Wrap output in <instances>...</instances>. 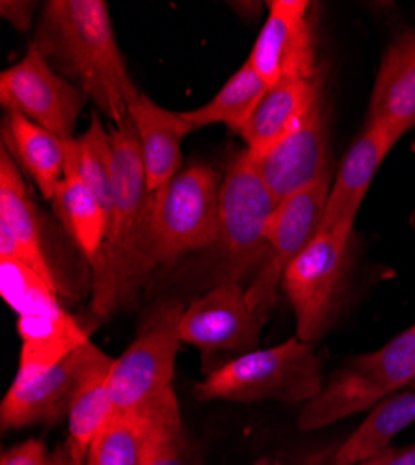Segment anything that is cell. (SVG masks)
Masks as SVG:
<instances>
[{
    "label": "cell",
    "instance_id": "30bf717a",
    "mask_svg": "<svg viewBox=\"0 0 415 465\" xmlns=\"http://www.w3.org/2000/svg\"><path fill=\"white\" fill-rule=\"evenodd\" d=\"M0 103L62 140H73L88 97L28 44L25 56L0 73Z\"/></svg>",
    "mask_w": 415,
    "mask_h": 465
},
{
    "label": "cell",
    "instance_id": "ac0fdd59",
    "mask_svg": "<svg viewBox=\"0 0 415 465\" xmlns=\"http://www.w3.org/2000/svg\"><path fill=\"white\" fill-rule=\"evenodd\" d=\"M395 145L397 140L386 129L367 124L365 131L351 145L339 164L335 181L330 188L321 231H339L352 235L365 193Z\"/></svg>",
    "mask_w": 415,
    "mask_h": 465
},
{
    "label": "cell",
    "instance_id": "cb8c5ba5",
    "mask_svg": "<svg viewBox=\"0 0 415 465\" xmlns=\"http://www.w3.org/2000/svg\"><path fill=\"white\" fill-rule=\"evenodd\" d=\"M112 363H114V360L99 351L84 372L79 390L71 402L65 445L79 465L86 463L92 443L112 413V401L108 393V376Z\"/></svg>",
    "mask_w": 415,
    "mask_h": 465
},
{
    "label": "cell",
    "instance_id": "9c48e42d",
    "mask_svg": "<svg viewBox=\"0 0 415 465\" xmlns=\"http://www.w3.org/2000/svg\"><path fill=\"white\" fill-rule=\"evenodd\" d=\"M183 303L163 302L149 313L136 339L114 360L108 376L112 411H129L173 390Z\"/></svg>",
    "mask_w": 415,
    "mask_h": 465
},
{
    "label": "cell",
    "instance_id": "ba28073f",
    "mask_svg": "<svg viewBox=\"0 0 415 465\" xmlns=\"http://www.w3.org/2000/svg\"><path fill=\"white\" fill-rule=\"evenodd\" d=\"M351 237L339 231H319L285 270L282 289L292 307L294 335L300 341L315 344L335 322L347 283Z\"/></svg>",
    "mask_w": 415,
    "mask_h": 465
},
{
    "label": "cell",
    "instance_id": "4dcf8cb0",
    "mask_svg": "<svg viewBox=\"0 0 415 465\" xmlns=\"http://www.w3.org/2000/svg\"><path fill=\"white\" fill-rule=\"evenodd\" d=\"M153 465H191V452H188V441L173 447L164 456H161Z\"/></svg>",
    "mask_w": 415,
    "mask_h": 465
},
{
    "label": "cell",
    "instance_id": "44dd1931",
    "mask_svg": "<svg viewBox=\"0 0 415 465\" xmlns=\"http://www.w3.org/2000/svg\"><path fill=\"white\" fill-rule=\"evenodd\" d=\"M319 76L285 74L259 99L242 138L252 157L265 153L291 133L321 97Z\"/></svg>",
    "mask_w": 415,
    "mask_h": 465
},
{
    "label": "cell",
    "instance_id": "f546056e",
    "mask_svg": "<svg viewBox=\"0 0 415 465\" xmlns=\"http://www.w3.org/2000/svg\"><path fill=\"white\" fill-rule=\"evenodd\" d=\"M356 465H415V445L404 449H388L379 456H372Z\"/></svg>",
    "mask_w": 415,
    "mask_h": 465
},
{
    "label": "cell",
    "instance_id": "836d02e7",
    "mask_svg": "<svg viewBox=\"0 0 415 465\" xmlns=\"http://www.w3.org/2000/svg\"><path fill=\"white\" fill-rule=\"evenodd\" d=\"M411 385H413V390H415V381H413V383H411Z\"/></svg>",
    "mask_w": 415,
    "mask_h": 465
},
{
    "label": "cell",
    "instance_id": "5b68a950",
    "mask_svg": "<svg viewBox=\"0 0 415 465\" xmlns=\"http://www.w3.org/2000/svg\"><path fill=\"white\" fill-rule=\"evenodd\" d=\"M278 200L262 183L250 153L232 161L220 188V229L214 248L220 255L218 283H241V280L267 262L269 225L278 209Z\"/></svg>",
    "mask_w": 415,
    "mask_h": 465
},
{
    "label": "cell",
    "instance_id": "5bb4252c",
    "mask_svg": "<svg viewBox=\"0 0 415 465\" xmlns=\"http://www.w3.org/2000/svg\"><path fill=\"white\" fill-rule=\"evenodd\" d=\"M262 326L241 283H218L183 309L179 337L211 361L218 354L242 356L255 351Z\"/></svg>",
    "mask_w": 415,
    "mask_h": 465
},
{
    "label": "cell",
    "instance_id": "603a6c76",
    "mask_svg": "<svg viewBox=\"0 0 415 465\" xmlns=\"http://www.w3.org/2000/svg\"><path fill=\"white\" fill-rule=\"evenodd\" d=\"M53 209L71 242L92 264L104 242L108 216L69 159L54 192Z\"/></svg>",
    "mask_w": 415,
    "mask_h": 465
},
{
    "label": "cell",
    "instance_id": "f1b7e54d",
    "mask_svg": "<svg viewBox=\"0 0 415 465\" xmlns=\"http://www.w3.org/2000/svg\"><path fill=\"white\" fill-rule=\"evenodd\" d=\"M35 3H25V0H3L0 3V14L19 32H28Z\"/></svg>",
    "mask_w": 415,
    "mask_h": 465
},
{
    "label": "cell",
    "instance_id": "7402d4cb",
    "mask_svg": "<svg viewBox=\"0 0 415 465\" xmlns=\"http://www.w3.org/2000/svg\"><path fill=\"white\" fill-rule=\"evenodd\" d=\"M67 145L69 140L54 136L15 110H8L3 120V147L49 202L65 172Z\"/></svg>",
    "mask_w": 415,
    "mask_h": 465
},
{
    "label": "cell",
    "instance_id": "4fadbf2b",
    "mask_svg": "<svg viewBox=\"0 0 415 465\" xmlns=\"http://www.w3.org/2000/svg\"><path fill=\"white\" fill-rule=\"evenodd\" d=\"M97 354L99 348L88 341L54 365L19 367L0 406L3 430L56 424L67 419L74 393Z\"/></svg>",
    "mask_w": 415,
    "mask_h": 465
},
{
    "label": "cell",
    "instance_id": "d6a6232c",
    "mask_svg": "<svg viewBox=\"0 0 415 465\" xmlns=\"http://www.w3.org/2000/svg\"><path fill=\"white\" fill-rule=\"evenodd\" d=\"M84 465H94V463H92L90 460H86V463H84Z\"/></svg>",
    "mask_w": 415,
    "mask_h": 465
},
{
    "label": "cell",
    "instance_id": "d6986e66",
    "mask_svg": "<svg viewBox=\"0 0 415 465\" xmlns=\"http://www.w3.org/2000/svg\"><path fill=\"white\" fill-rule=\"evenodd\" d=\"M367 124L386 129L397 142L415 127V30L399 34L386 49Z\"/></svg>",
    "mask_w": 415,
    "mask_h": 465
},
{
    "label": "cell",
    "instance_id": "9a60e30c",
    "mask_svg": "<svg viewBox=\"0 0 415 465\" xmlns=\"http://www.w3.org/2000/svg\"><path fill=\"white\" fill-rule=\"evenodd\" d=\"M252 161L278 203L331 173L322 95L291 133Z\"/></svg>",
    "mask_w": 415,
    "mask_h": 465
},
{
    "label": "cell",
    "instance_id": "1f68e13d",
    "mask_svg": "<svg viewBox=\"0 0 415 465\" xmlns=\"http://www.w3.org/2000/svg\"><path fill=\"white\" fill-rule=\"evenodd\" d=\"M51 465H79L74 461L69 447L65 445V441L51 454Z\"/></svg>",
    "mask_w": 415,
    "mask_h": 465
},
{
    "label": "cell",
    "instance_id": "8fae6325",
    "mask_svg": "<svg viewBox=\"0 0 415 465\" xmlns=\"http://www.w3.org/2000/svg\"><path fill=\"white\" fill-rule=\"evenodd\" d=\"M331 183V173H328L313 186L292 193L278 205L271 220L267 232L269 259L246 289L248 302L262 322L269 321L276 305L287 266L319 235Z\"/></svg>",
    "mask_w": 415,
    "mask_h": 465
},
{
    "label": "cell",
    "instance_id": "6da1fadb",
    "mask_svg": "<svg viewBox=\"0 0 415 465\" xmlns=\"http://www.w3.org/2000/svg\"><path fill=\"white\" fill-rule=\"evenodd\" d=\"M114 154V205L104 242L92 266V312L110 319L138 302L155 268L153 193L147 190L138 131L127 115L110 131Z\"/></svg>",
    "mask_w": 415,
    "mask_h": 465
},
{
    "label": "cell",
    "instance_id": "484cf974",
    "mask_svg": "<svg viewBox=\"0 0 415 465\" xmlns=\"http://www.w3.org/2000/svg\"><path fill=\"white\" fill-rule=\"evenodd\" d=\"M267 88L269 84L262 81V76L246 60V64L230 76V81L220 88V92L209 103L181 114L194 131L209 125H225L230 131L242 134Z\"/></svg>",
    "mask_w": 415,
    "mask_h": 465
},
{
    "label": "cell",
    "instance_id": "83f0119b",
    "mask_svg": "<svg viewBox=\"0 0 415 465\" xmlns=\"http://www.w3.org/2000/svg\"><path fill=\"white\" fill-rule=\"evenodd\" d=\"M0 465H51V454L42 441L26 440L6 449Z\"/></svg>",
    "mask_w": 415,
    "mask_h": 465
},
{
    "label": "cell",
    "instance_id": "277c9868",
    "mask_svg": "<svg viewBox=\"0 0 415 465\" xmlns=\"http://www.w3.org/2000/svg\"><path fill=\"white\" fill-rule=\"evenodd\" d=\"M415 381V324L374 352L347 360L304 404L298 429L311 432L354 413L372 410L406 383Z\"/></svg>",
    "mask_w": 415,
    "mask_h": 465
},
{
    "label": "cell",
    "instance_id": "8992f818",
    "mask_svg": "<svg viewBox=\"0 0 415 465\" xmlns=\"http://www.w3.org/2000/svg\"><path fill=\"white\" fill-rule=\"evenodd\" d=\"M0 292L19 317V367L54 365L90 341L60 303L58 291L26 264L0 261Z\"/></svg>",
    "mask_w": 415,
    "mask_h": 465
},
{
    "label": "cell",
    "instance_id": "ffe728a7",
    "mask_svg": "<svg viewBox=\"0 0 415 465\" xmlns=\"http://www.w3.org/2000/svg\"><path fill=\"white\" fill-rule=\"evenodd\" d=\"M127 112L138 131L147 190L157 193L181 172V143L194 129L181 112L163 108L143 94L129 104Z\"/></svg>",
    "mask_w": 415,
    "mask_h": 465
},
{
    "label": "cell",
    "instance_id": "3957f363",
    "mask_svg": "<svg viewBox=\"0 0 415 465\" xmlns=\"http://www.w3.org/2000/svg\"><path fill=\"white\" fill-rule=\"evenodd\" d=\"M322 387V363L315 344L292 335L282 344L252 351L216 367L194 385V397L202 402L306 404Z\"/></svg>",
    "mask_w": 415,
    "mask_h": 465
},
{
    "label": "cell",
    "instance_id": "e0dca14e",
    "mask_svg": "<svg viewBox=\"0 0 415 465\" xmlns=\"http://www.w3.org/2000/svg\"><path fill=\"white\" fill-rule=\"evenodd\" d=\"M0 261H17L35 270L60 291L44 241V222L32 200L21 168L0 147Z\"/></svg>",
    "mask_w": 415,
    "mask_h": 465
},
{
    "label": "cell",
    "instance_id": "52a82bcc",
    "mask_svg": "<svg viewBox=\"0 0 415 465\" xmlns=\"http://www.w3.org/2000/svg\"><path fill=\"white\" fill-rule=\"evenodd\" d=\"M220 188L216 170L207 164H193L153 193L151 225L159 266L216 244Z\"/></svg>",
    "mask_w": 415,
    "mask_h": 465
},
{
    "label": "cell",
    "instance_id": "7c38bea8",
    "mask_svg": "<svg viewBox=\"0 0 415 465\" xmlns=\"http://www.w3.org/2000/svg\"><path fill=\"white\" fill-rule=\"evenodd\" d=\"M188 441L175 391L129 411H112L90 447L94 465H153Z\"/></svg>",
    "mask_w": 415,
    "mask_h": 465
},
{
    "label": "cell",
    "instance_id": "2e32d148",
    "mask_svg": "<svg viewBox=\"0 0 415 465\" xmlns=\"http://www.w3.org/2000/svg\"><path fill=\"white\" fill-rule=\"evenodd\" d=\"M248 62L269 86L285 74L317 76L311 5L308 0H271Z\"/></svg>",
    "mask_w": 415,
    "mask_h": 465
},
{
    "label": "cell",
    "instance_id": "7a4b0ae2",
    "mask_svg": "<svg viewBox=\"0 0 415 465\" xmlns=\"http://www.w3.org/2000/svg\"><path fill=\"white\" fill-rule=\"evenodd\" d=\"M30 44L114 125L140 95L104 0H49Z\"/></svg>",
    "mask_w": 415,
    "mask_h": 465
},
{
    "label": "cell",
    "instance_id": "4316f807",
    "mask_svg": "<svg viewBox=\"0 0 415 465\" xmlns=\"http://www.w3.org/2000/svg\"><path fill=\"white\" fill-rule=\"evenodd\" d=\"M67 159L77 168L110 220L114 205V154L110 131L103 127L97 110L92 114L88 131L69 140Z\"/></svg>",
    "mask_w": 415,
    "mask_h": 465
},
{
    "label": "cell",
    "instance_id": "d4e9b609",
    "mask_svg": "<svg viewBox=\"0 0 415 465\" xmlns=\"http://www.w3.org/2000/svg\"><path fill=\"white\" fill-rule=\"evenodd\" d=\"M415 422V390L376 404L369 417L339 447L330 465H356L390 449L393 438Z\"/></svg>",
    "mask_w": 415,
    "mask_h": 465
}]
</instances>
